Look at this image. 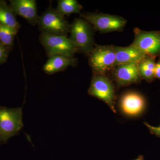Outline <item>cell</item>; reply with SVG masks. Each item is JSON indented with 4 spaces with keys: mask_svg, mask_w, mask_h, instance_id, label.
<instances>
[{
    "mask_svg": "<svg viewBox=\"0 0 160 160\" xmlns=\"http://www.w3.org/2000/svg\"><path fill=\"white\" fill-rule=\"evenodd\" d=\"M144 124L149 129L151 134L155 135L158 137L160 138V126L154 127V126H151L147 122L144 123Z\"/></svg>",
    "mask_w": 160,
    "mask_h": 160,
    "instance_id": "19",
    "label": "cell"
},
{
    "mask_svg": "<svg viewBox=\"0 0 160 160\" xmlns=\"http://www.w3.org/2000/svg\"><path fill=\"white\" fill-rule=\"evenodd\" d=\"M10 8L16 16L24 18L32 26L37 25L39 16L35 0H11Z\"/></svg>",
    "mask_w": 160,
    "mask_h": 160,
    "instance_id": "11",
    "label": "cell"
},
{
    "mask_svg": "<svg viewBox=\"0 0 160 160\" xmlns=\"http://www.w3.org/2000/svg\"><path fill=\"white\" fill-rule=\"evenodd\" d=\"M119 106L124 114L129 117H136L144 111L146 101L142 96L138 92H129L121 98Z\"/></svg>",
    "mask_w": 160,
    "mask_h": 160,
    "instance_id": "10",
    "label": "cell"
},
{
    "mask_svg": "<svg viewBox=\"0 0 160 160\" xmlns=\"http://www.w3.org/2000/svg\"><path fill=\"white\" fill-rule=\"evenodd\" d=\"M77 63V60L74 57L54 55L49 57L42 69L46 74L52 75L64 71L69 66H75Z\"/></svg>",
    "mask_w": 160,
    "mask_h": 160,
    "instance_id": "13",
    "label": "cell"
},
{
    "mask_svg": "<svg viewBox=\"0 0 160 160\" xmlns=\"http://www.w3.org/2000/svg\"><path fill=\"white\" fill-rule=\"evenodd\" d=\"M114 46L95 45L89 55V63L93 74L106 75L115 66Z\"/></svg>",
    "mask_w": 160,
    "mask_h": 160,
    "instance_id": "4",
    "label": "cell"
},
{
    "mask_svg": "<svg viewBox=\"0 0 160 160\" xmlns=\"http://www.w3.org/2000/svg\"><path fill=\"white\" fill-rule=\"evenodd\" d=\"M0 23L10 27L18 32L21 27L16 16L9 5L3 0H0Z\"/></svg>",
    "mask_w": 160,
    "mask_h": 160,
    "instance_id": "14",
    "label": "cell"
},
{
    "mask_svg": "<svg viewBox=\"0 0 160 160\" xmlns=\"http://www.w3.org/2000/svg\"><path fill=\"white\" fill-rule=\"evenodd\" d=\"M112 77L118 87L138 84L142 79L139 73L138 64H124L115 67Z\"/></svg>",
    "mask_w": 160,
    "mask_h": 160,
    "instance_id": "9",
    "label": "cell"
},
{
    "mask_svg": "<svg viewBox=\"0 0 160 160\" xmlns=\"http://www.w3.org/2000/svg\"><path fill=\"white\" fill-rule=\"evenodd\" d=\"M88 93L106 103L114 113L115 89L113 83L106 75L93 74Z\"/></svg>",
    "mask_w": 160,
    "mask_h": 160,
    "instance_id": "5",
    "label": "cell"
},
{
    "mask_svg": "<svg viewBox=\"0 0 160 160\" xmlns=\"http://www.w3.org/2000/svg\"><path fill=\"white\" fill-rule=\"evenodd\" d=\"M134 32L132 46L147 56H160V31H146L135 28Z\"/></svg>",
    "mask_w": 160,
    "mask_h": 160,
    "instance_id": "8",
    "label": "cell"
},
{
    "mask_svg": "<svg viewBox=\"0 0 160 160\" xmlns=\"http://www.w3.org/2000/svg\"><path fill=\"white\" fill-rule=\"evenodd\" d=\"M81 16L91 24L93 29L103 33L122 31L127 24V21L119 16L98 13L81 14Z\"/></svg>",
    "mask_w": 160,
    "mask_h": 160,
    "instance_id": "7",
    "label": "cell"
},
{
    "mask_svg": "<svg viewBox=\"0 0 160 160\" xmlns=\"http://www.w3.org/2000/svg\"><path fill=\"white\" fill-rule=\"evenodd\" d=\"M134 160H144V156L143 155L139 156L137 158Z\"/></svg>",
    "mask_w": 160,
    "mask_h": 160,
    "instance_id": "21",
    "label": "cell"
},
{
    "mask_svg": "<svg viewBox=\"0 0 160 160\" xmlns=\"http://www.w3.org/2000/svg\"><path fill=\"white\" fill-rule=\"evenodd\" d=\"M154 76L155 78L160 79V58L155 66Z\"/></svg>",
    "mask_w": 160,
    "mask_h": 160,
    "instance_id": "20",
    "label": "cell"
},
{
    "mask_svg": "<svg viewBox=\"0 0 160 160\" xmlns=\"http://www.w3.org/2000/svg\"><path fill=\"white\" fill-rule=\"evenodd\" d=\"M17 33L13 29L0 23V42L10 51L13 48L15 37Z\"/></svg>",
    "mask_w": 160,
    "mask_h": 160,
    "instance_id": "17",
    "label": "cell"
},
{
    "mask_svg": "<svg viewBox=\"0 0 160 160\" xmlns=\"http://www.w3.org/2000/svg\"><path fill=\"white\" fill-rule=\"evenodd\" d=\"M155 58L147 57L138 64V69L141 78L149 82H152L155 78Z\"/></svg>",
    "mask_w": 160,
    "mask_h": 160,
    "instance_id": "15",
    "label": "cell"
},
{
    "mask_svg": "<svg viewBox=\"0 0 160 160\" xmlns=\"http://www.w3.org/2000/svg\"><path fill=\"white\" fill-rule=\"evenodd\" d=\"M37 25L42 33L66 37L71 27L65 16L51 5L39 16Z\"/></svg>",
    "mask_w": 160,
    "mask_h": 160,
    "instance_id": "2",
    "label": "cell"
},
{
    "mask_svg": "<svg viewBox=\"0 0 160 160\" xmlns=\"http://www.w3.org/2000/svg\"><path fill=\"white\" fill-rule=\"evenodd\" d=\"M93 28L82 18L75 19L71 25L69 39L78 50L89 56L94 48Z\"/></svg>",
    "mask_w": 160,
    "mask_h": 160,
    "instance_id": "1",
    "label": "cell"
},
{
    "mask_svg": "<svg viewBox=\"0 0 160 160\" xmlns=\"http://www.w3.org/2000/svg\"><path fill=\"white\" fill-rule=\"evenodd\" d=\"M10 52L6 46L0 42V65L6 62Z\"/></svg>",
    "mask_w": 160,
    "mask_h": 160,
    "instance_id": "18",
    "label": "cell"
},
{
    "mask_svg": "<svg viewBox=\"0 0 160 160\" xmlns=\"http://www.w3.org/2000/svg\"><path fill=\"white\" fill-rule=\"evenodd\" d=\"M116 54L115 66L124 64L136 63L142 62L147 56L130 45L127 47L115 46Z\"/></svg>",
    "mask_w": 160,
    "mask_h": 160,
    "instance_id": "12",
    "label": "cell"
},
{
    "mask_svg": "<svg viewBox=\"0 0 160 160\" xmlns=\"http://www.w3.org/2000/svg\"><path fill=\"white\" fill-rule=\"evenodd\" d=\"M56 10L65 16L72 13H80L82 6L76 0H59Z\"/></svg>",
    "mask_w": 160,
    "mask_h": 160,
    "instance_id": "16",
    "label": "cell"
},
{
    "mask_svg": "<svg viewBox=\"0 0 160 160\" xmlns=\"http://www.w3.org/2000/svg\"><path fill=\"white\" fill-rule=\"evenodd\" d=\"M39 39L48 57L54 55L74 57L75 54L78 52L74 44L67 37L41 33Z\"/></svg>",
    "mask_w": 160,
    "mask_h": 160,
    "instance_id": "6",
    "label": "cell"
},
{
    "mask_svg": "<svg viewBox=\"0 0 160 160\" xmlns=\"http://www.w3.org/2000/svg\"><path fill=\"white\" fill-rule=\"evenodd\" d=\"M22 108H8L0 106V145L19 134L22 129Z\"/></svg>",
    "mask_w": 160,
    "mask_h": 160,
    "instance_id": "3",
    "label": "cell"
}]
</instances>
